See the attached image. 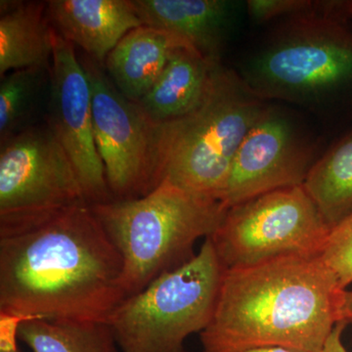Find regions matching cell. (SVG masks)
<instances>
[{
  "label": "cell",
  "instance_id": "obj_1",
  "mask_svg": "<svg viewBox=\"0 0 352 352\" xmlns=\"http://www.w3.org/2000/svg\"><path fill=\"white\" fill-rule=\"evenodd\" d=\"M124 264L89 205L0 238V315L107 323L127 298Z\"/></svg>",
  "mask_w": 352,
  "mask_h": 352
},
{
  "label": "cell",
  "instance_id": "obj_2",
  "mask_svg": "<svg viewBox=\"0 0 352 352\" xmlns=\"http://www.w3.org/2000/svg\"><path fill=\"white\" fill-rule=\"evenodd\" d=\"M342 289L319 256H286L226 270L203 352L280 346L322 352L340 322Z\"/></svg>",
  "mask_w": 352,
  "mask_h": 352
},
{
  "label": "cell",
  "instance_id": "obj_3",
  "mask_svg": "<svg viewBox=\"0 0 352 352\" xmlns=\"http://www.w3.org/2000/svg\"><path fill=\"white\" fill-rule=\"evenodd\" d=\"M238 72L265 101L352 113V19L344 0L277 20Z\"/></svg>",
  "mask_w": 352,
  "mask_h": 352
},
{
  "label": "cell",
  "instance_id": "obj_4",
  "mask_svg": "<svg viewBox=\"0 0 352 352\" xmlns=\"http://www.w3.org/2000/svg\"><path fill=\"white\" fill-rule=\"evenodd\" d=\"M90 208L122 259L127 296L191 261L197 241L210 237L228 210L166 179L141 198Z\"/></svg>",
  "mask_w": 352,
  "mask_h": 352
},
{
  "label": "cell",
  "instance_id": "obj_5",
  "mask_svg": "<svg viewBox=\"0 0 352 352\" xmlns=\"http://www.w3.org/2000/svg\"><path fill=\"white\" fill-rule=\"evenodd\" d=\"M270 104L237 71L215 65L195 107L160 124L162 182L222 201L236 153Z\"/></svg>",
  "mask_w": 352,
  "mask_h": 352
},
{
  "label": "cell",
  "instance_id": "obj_6",
  "mask_svg": "<svg viewBox=\"0 0 352 352\" xmlns=\"http://www.w3.org/2000/svg\"><path fill=\"white\" fill-rule=\"evenodd\" d=\"M223 266L210 238L191 261L127 296L107 322L122 352H185L192 333L208 327Z\"/></svg>",
  "mask_w": 352,
  "mask_h": 352
},
{
  "label": "cell",
  "instance_id": "obj_7",
  "mask_svg": "<svg viewBox=\"0 0 352 352\" xmlns=\"http://www.w3.org/2000/svg\"><path fill=\"white\" fill-rule=\"evenodd\" d=\"M330 231L302 185L229 208L208 238L226 270L286 256H319Z\"/></svg>",
  "mask_w": 352,
  "mask_h": 352
},
{
  "label": "cell",
  "instance_id": "obj_8",
  "mask_svg": "<svg viewBox=\"0 0 352 352\" xmlns=\"http://www.w3.org/2000/svg\"><path fill=\"white\" fill-rule=\"evenodd\" d=\"M82 205L75 168L45 122L0 143V238Z\"/></svg>",
  "mask_w": 352,
  "mask_h": 352
},
{
  "label": "cell",
  "instance_id": "obj_9",
  "mask_svg": "<svg viewBox=\"0 0 352 352\" xmlns=\"http://www.w3.org/2000/svg\"><path fill=\"white\" fill-rule=\"evenodd\" d=\"M78 56L91 88L95 142L113 200L147 195L162 182L160 124L120 94L103 65Z\"/></svg>",
  "mask_w": 352,
  "mask_h": 352
},
{
  "label": "cell",
  "instance_id": "obj_10",
  "mask_svg": "<svg viewBox=\"0 0 352 352\" xmlns=\"http://www.w3.org/2000/svg\"><path fill=\"white\" fill-rule=\"evenodd\" d=\"M317 145L293 113L268 105L234 157L222 203L227 208L275 190L302 186Z\"/></svg>",
  "mask_w": 352,
  "mask_h": 352
},
{
  "label": "cell",
  "instance_id": "obj_11",
  "mask_svg": "<svg viewBox=\"0 0 352 352\" xmlns=\"http://www.w3.org/2000/svg\"><path fill=\"white\" fill-rule=\"evenodd\" d=\"M50 96L45 122L68 155L88 205L113 201L94 138L92 95L73 45L52 28Z\"/></svg>",
  "mask_w": 352,
  "mask_h": 352
},
{
  "label": "cell",
  "instance_id": "obj_12",
  "mask_svg": "<svg viewBox=\"0 0 352 352\" xmlns=\"http://www.w3.org/2000/svg\"><path fill=\"white\" fill-rule=\"evenodd\" d=\"M143 25L184 39L214 63L232 31L241 3L230 0H131Z\"/></svg>",
  "mask_w": 352,
  "mask_h": 352
},
{
  "label": "cell",
  "instance_id": "obj_13",
  "mask_svg": "<svg viewBox=\"0 0 352 352\" xmlns=\"http://www.w3.org/2000/svg\"><path fill=\"white\" fill-rule=\"evenodd\" d=\"M46 2L51 27L101 65L126 34L143 25L131 0Z\"/></svg>",
  "mask_w": 352,
  "mask_h": 352
},
{
  "label": "cell",
  "instance_id": "obj_14",
  "mask_svg": "<svg viewBox=\"0 0 352 352\" xmlns=\"http://www.w3.org/2000/svg\"><path fill=\"white\" fill-rule=\"evenodd\" d=\"M183 46L191 45L171 32L143 25L122 38L103 67L120 94L138 103L163 73L173 51Z\"/></svg>",
  "mask_w": 352,
  "mask_h": 352
},
{
  "label": "cell",
  "instance_id": "obj_15",
  "mask_svg": "<svg viewBox=\"0 0 352 352\" xmlns=\"http://www.w3.org/2000/svg\"><path fill=\"white\" fill-rule=\"evenodd\" d=\"M52 27L47 2L0 1V76L16 69H50Z\"/></svg>",
  "mask_w": 352,
  "mask_h": 352
},
{
  "label": "cell",
  "instance_id": "obj_16",
  "mask_svg": "<svg viewBox=\"0 0 352 352\" xmlns=\"http://www.w3.org/2000/svg\"><path fill=\"white\" fill-rule=\"evenodd\" d=\"M217 64L201 56L191 46L177 48L138 105L155 124H164L179 119L200 102Z\"/></svg>",
  "mask_w": 352,
  "mask_h": 352
},
{
  "label": "cell",
  "instance_id": "obj_17",
  "mask_svg": "<svg viewBox=\"0 0 352 352\" xmlns=\"http://www.w3.org/2000/svg\"><path fill=\"white\" fill-rule=\"evenodd\" d=\"M303 187L330 229L352 214V124L317 159Z\"/></svg>",
  "mask_w": 352,
  "mask_h": 352
},
{
  "label": "cell",
  "instance_id": "obj_18",
  "mask_svg": "<svg viewBox=\"0 0 352 352\" xmlns=\"http://www.w3.org/2000/svg\"><path fill=\"white\" fill-rule=\"evenodd\" d=\"M50 69H16L0 76V143L45 122Z\"/></svg>",
  "mask_w": 352,
  "mask_h": 352
},
{
  "label": "cell",
  "instance_id": "obj_19",
  "mask_svg": "<svg viewBox=\"0 0 352 352\" xmlns=\"http://www.w3.org/2000/svg\"><path fill=\"white\" fill-rule=\"evenodd\" d=\"M18 339L34 352H118L106 322L28 319L20 322Z\"/></svg>",
  "mask_w": 352,
  "mask_h": 352
},
{
  "label": "cell",
  "instance_id": "obj_20",
  "mask_svg": "<svg viewBox=\"0 0 352 352\" xmlns=\"http://www.w3.org/2000/svg\"><path fill=\"white\" fill-rule=\"evenodd\" d=\"M319 258L346 289L352 283V214L331 229Z\"/></svg>",
  "mask_w": 352,
  "mask_h": 352
},
{
  "label": "cell",
  "instance_id": "obj_21",
  "mask_svg": "<svg viewBox=\"0 0 352 352\" xmlns=\"http://www.w3.org/2000/svg\"><path fill=\"white\" fill-rule=\"evenodd\" d=\"M312 0H248V14L256 24L283 19L309 10L315 6Z\"/></svg>",
  "mask_w": 352,
  "mask_h": 352
},
{
  "label": "cell",
  "instance_id": "obj_22",
  "mask_svg": "<svg viewBox=\"0 0 352 352\" xmlns=\"http://www.w3.org/2000/svg\"><path fill=\"white\" fill-rule=\"evenodd\" d=\"M18 326L19 324L11 319L1 320V344L0 352H20L16 344L17 340Z\"/></svg>",
  "mask_w": 352,
  "mask_h": 352
},
{
  "label": "cell",
  "instance_id": "obj_23",
  "mask_svg": "<svg viewBox=\"0 0 352 352\" xmlns=\"http://www.w3.org/2000/svg\"><path fill=\"white\" fill-rule=\"evenodd\" d=\"M347 325L349 324L344 321H340L336 324L322 352H349L342 342V333Z\"/></svg>",
  "mask_w": 352,
  "mask_h": 352
},
{
  "label": "cell",
  "instance_id": "obj_24",
  "mask_svg": "<svg viewBox=\"0 0 352 352\" xmlns=\"http://www.w3.org/2000/svg\"><path fill=\"white\" fill-rule=\"evenodd\" d=\"M339 319L340 321L352 324V291L344 289L340 295Z\"/></svg>",
  "mask_w": 352,
  "mask_h": 352
},
{
  "label": "cell",
  "instance_id": "obj_25",
  "mask_svg": "<svg viewBox=\"0 0 352 352\" xmlns=\"http://www.w3.org/2000/svg\"><path fill=\"white\" fill-rule=\"evenodd\" d=\"M241 352H296L291 349H284L280 346H264L256 347V349H247V351Z\"/></svg>",
  "mask_w": 352,
  "mask_h": 352
},
{
  "label": "cell",
  "instance_id": "obj_26",
  "mask_svg": "<svg viewBox=\"0 0 352 352\" xmlns=\"http://www.w3.org/2000/svg\"><path fill=\"white\" fill-rule=\"evenodd\" d=\"M344 8L347 15L352 19V0H344Z\"/></svg>",
  "mask_w": 352,
  "mask_h": 352
},
{
  "label": "cell",
  "instance_id": "obj_27",
  "mask_svg": "<svg viewBox=\"0 0 352 352\" xmlns=\"http://www.w3.org/2000/svg\"><path fill=\"white\" fill-rule=\"evenodd\" d=\"M185 352H189V351H185Z\"/></svg>",
  "mask_w": 352,
  "mask_h": 352
}]
</instances>
